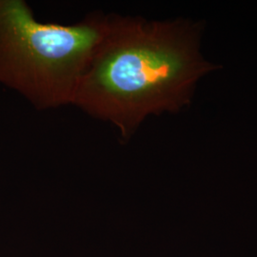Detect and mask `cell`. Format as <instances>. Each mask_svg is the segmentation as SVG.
<instances>
[{
  "label": "cell",
  "mask_w": 257,
  "mask_h": 257,
  "mask_svg": "<svg viewBox=\"0 0 257 257\" xmlns=\"http://www.w3.org/2000/svg\"><path fill=\"white\" fill-rule=\"evenodd\" d=\"M107 15L72 25L39 22L23 0H0V85L38 110L73 105Z\"/></svg>",
  "instance_id": "obj_2"
},
{
  "label": "cell",
  "mask_w": 257,
  "mask_h": 257,
  "mask_svg": "<svg viewBox=\"0 0 257 257\" xmlns=\"http://www.w3.org/2000/svg\"><path fill=\"white\" fill-rule=\"evenodd\" d=\"M199 37L200 28L184 19L107 15L73 105L128 142L149 115L190 104L198 79L213 69L199 53Z\"/></svg>",
  "instance_id": "obj_1"
}]
</instances>
